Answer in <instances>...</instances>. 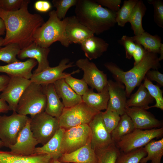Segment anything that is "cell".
<instances>
[{"label": "cell", "instance_id": "49", "mask_svg": "<svg viewBox=\"0 0 163 163\" xmlns=\"http://www.w3.org/2000/svg\"><path fill=\"white\" fill-rule=\"evenodd\" d=\"M11 110L8 104L4 100L0 98V113H6Z\"/></svg>", "mask_w": 163, "mask_h": 163}, {"label": "cell", "instance_id": "33", "mask_svg": "<svg viewBox=\"0 0 163 163\" xmlns=\"http://www.w3.org/2000/svg\"><path fill=\"white\" fill-rule=\"evenodd\" d=\"M138 0H125L122 6L116 13V21L118 26L123 27L129 22L134 7Z\"/></svg>", "mask_w": 163, "mask_h": 163}, {"label": "cell", "instance_id": "32", "mask_svg": "<svg viewBox=\"0 0 163 163\" xmlns=\"http://www.w3.org/2000/svg\"><path fill=\"white\" fill-rule=\"evenodd\" d=\"M135 129L131 118L125 113L120 116L118 124L110 133L113 141L115 144Z\"/></svg>", "mask_w": 163, "mask_h": 163}, {"label": "cell", "instance_id": "41", "mask_svg": "<svg viewBox=\"0 0 163 163\" xmlns=\"http://www.w3.org/2000/svg\"><path fill=\"white\" fill-rule=\"evenodd\" d=\"M147 2L153 5L154 20L159 27H163V2L161 0H148Z\"/></svg>", "mask_w": 163, "mask_h": 163}, {"label": "cell", "instance_id": "9", "mask_svg": "<svg viewBox=\"0 0 163 163\" xmlns=\"http://www.w3.org/2000/svg\"><path fill=\"white\" fill-rule=\"evenodd\" d=\"M163 128L149 129H135L115 143L120 151L127 152L145 146L155 138L161 137Z\"/></svg>", "mask_w": 163, "mask_h": 163}, {"label": "cell", "instance_id": "7", "mask_svg": "<svg viewBox=\"0 0 163 163\" xmlns=\"http://www.w3.org/2000/svg\"><path fill=\"white\" fill-rule=\"evenodd\" d=\"M30 118L16 111L10 116L0 115V139L4 146L8 147L15 143Z\"/></svg>", "mask_w": 163, "mask_h": 163}, {"label": "cell", "instance_id": "2", "mask_svg": "<svg viewBox=\"0 0 163 163\" xmlns=\"http://www.w3.org/2000/svg\"><path fill=\"white\" fill-rule=\"evenodd\" d=\"M75 12L79 21L97 35L109 30L116 23V13L95 0H78Z\"/></svg>", "mask_w": 163, "mask_h": 163}, {"label": "cell", "instance_id": "5", "mask_svg": "<svg viewBox=\"0 0 163 163\" xmlns=\"http://www.w3.org/2000/svg\"><path fill=\"white\" fill-rule=\"evenodd\" d=\"M46 97L42 85L31 82L27 86L18 102L16 112L31 117L45 111Z\"/></svg>", "mask_w": 163, "mask_h": 163}, {"label": "cell", "instance_id": "20", "mask_svg": "<svg viewBox=\"0 0 163 163\" xmlns=\"http://www.w3.org/2000/svg\"><path fill=\"white\" fill-rule=\"evenodd\" d=\"M58 160L65 163H97L98 161L91 142L73 152L63 154Z\"/></svg>", "mask_w": 163, "mask_h": 163}, {"label": "cell", "instance_id": "23", "mask_svg": "<svg viewBox=\"0 0 163 163\" xmlns=\"http://www.w3.org/2000/svg\"><path fill=\"white\" fill-rule=\"evenodd\" d=\"M80 45L86 58L90 61L100 57L109 46L103 39L94 35L87 38Z\"/></svg>", "mask_w": 163, "mask_h": 163}, {"label": "cell", "instance_id": "46", "mask_svg": "<svg viewBox=\"0 0 163 163\" xmlns=\"http://www.w3.org/2000/svg\"><path fill=\"white\" fill-rule=\"evenodd\" d=\"M135 43L136 48L132 55L134 60V66L138 64L142 60L146 51L141 45Z\"/></svg>", "mask_w": 163, "mask_h": 163}, {"label": "cell", "instance_id": "27", "mask_svg": "<svg viewBox=\"0 0 163 163\" xmlns=\"http://www.w3.org/2000/svg\"><path fill=\"white\" fill-rule=\"evenodd\" d=\"M42 86L46 97V106L45 112L58 119L64 107V105L57 95L53 84Z\"/></svg>", "mask_w": 163, "mask_h": 163}, {"label": "cell", "instance_id": "47", "mask_svg": "<svg viewBox=\"0 0 163 163\" xmlns=\"http://www.w3.org/2000/svg\"><path fill=\"white\" fill-rule=\"evenodd\" d=\"M34 8L36 10L41 12H46L50 11L52 7L51 3L47 0H38L35 2Z\"/></svg>", "mask_w": 163, "mask_h": 163}, {"label": "cell", "instance_id": "35", "mask_svg": "<svg viewBox=\"0 0 163 163\" xmlns=\"http://www.w3.org/2000/svg\"><path fill=\"white\" fill-rule=\"evenodd\" d=\"M150 95L155 99V104L153 106H149L147 110L153 107H156L163 110V97L162 91L160 89V86L154 85L145 76L144 79L143 83Z\"/></svg>", "mask_w": 163, "mask_h": 163}, {"label": "cell", "instance_id": "52", "mask_svg": "<svg viewBox=\"0 0 163 163\" xmlns=\"http://www.w3.org/2000/svg\"><path fill=\"white\" fill-rule=\"evenodd\" d=\"M51 163H65L59 161L58 159H53Z\"/></svg>", "mask_w": 163, "mask_h": 163}, {"label": "cell", "instance_id": "34", "mask_svg": "<svg viewBox=\"0 0 163 163\" xmlns=\"http://www.w3.org/2000/svg\"><path fill=\"white\" fill-rule=\"evenodd\" d=\"M21 49L17 44L12 43L0 48V60L9 64L20 61L17 58Z\"/></svg>", "mask_w": 163, "mask_h": 163}, {"label": "cell", "instance_id": "8", "mask_svg": "<svg viewBox=\"0 0 163 163\" xmlns=\"http://www.w3.org/2000/svg\"><path fill=\"white\" fill-rule=\"evenodd\" d=\"M30 126L39 143L45 144L60 128L58 119L45 111L30 118Z\"/></svg>", "mask_w": 163, "mask_h": 163}, {"label": "cell", "instance_id": "51", "mask_svg": "<svg viewBox=\"0 0 163 163\" xmlns=\"http://www.w3.org/2000/svg\"><path fill=\"white\" fill-rule=\"evenodd\" d=\"M159 53L160 54V57L158 58L159 61L162 60L163 59V44L161 43Z\"/></svg>", "mask_w": 163, "mask_h": 163}, {"label": "cell", "instance_id": "19", "mask_svg": "<svg viewBox=\"0 0 163 163\" xmlns=\"http://www.w3.org/2000/svg\"><path fill=\"white\" fill-rule=\"evenodd\" d=\"M50 51L49 48L41 47L33 42L27 47L21 49L17 57L21 59L29 58L35 60L37 62L38 66L33 74H36L50 67L48 59Z\"/></svg>", "mask_w": 163, "mask_h": 163}, {"label": "cell", "instance_id": "40", "mask_svg": "<svg viewBox=\"0 0 163 163\" xmlns=\"http://www.w3.org/2000/svg\"><path fill=\"white\" fill-rule=\"evenodd\" d=\"M78 0H53V6L56 8V14L58 18L62 20L70 8L75 6Z\"/></svg>", "mask_w": 163, "mask_h": 163}, {"label": "cell", "instance_id": "18", "mask_svg": "<svg viewBox=\"0 0 163 163\" xmlns=\"http://www.w3.org/2000/svg\"><path fill=\"white\" fill-rule=\"evenodd\" d=\"M125 113L131 118L135 129H149L160 128L162 126L160 121L144 109L126 107Z\"/></svg>", "mask_w": 163, "mask_h": 163}, {"label": "cell", "instance_id": "37", "mask_svg": "<svg viewBox=\"0 0 163 163\" xmlns=\"http://www.w3.org/2000/svg\"><path fill=\"white\" fill-rule=\"evenodd\" d=\"M120 152L115 144L113 143L106 149L96 153L97 163H116Z\"/></svg>", "mask_w": 163, "mask_h": 163}, {"label": "cell", "instance_id": "17", "mask_svg": "<svg viewBox=\"0 0 163 163\" xmlns=\"http://www.w3.org/2000/svg\"><path fill=\"white\" fill-rule=\"evenodd\" d=\"M30 118L20 133L15 143L8 147L12 153L25 156L34 154L36 146L39 143L30 129Z\"/></svg>", "mask_w": 163, "mask_h": 163}, {"label": "cell", "instance_id": "48", "mask_svg": "<svg viewBox=\"0 0 163 163\" xmlns=\"http://www.w3.org/2000/svg\"><path fill=\"white\" fill-rule=\"evenodd\" d=\"M10 77L7 75H0V92H2L8 85Z\"/></svg>", "mask_w": 163, "mask_h": 163}, {"label": "cell", "instance_id": "15", "mask_svg": "<svg viewBox=\"0 0 163 163\" xmlns=\"http://www.w3.org/2000/svg\"><path fill=\"white\" fill-rule=\"evenodd\" d=\"M63 20L65 24L66 37L70 45L73 43L80 44L87 38L94 35L91 30L79 21L75 15L65 17Z\"/></svg>", "mask_w": 163, "mask_h": 163}, {"label": "cell", "instance_id": "10", "mask_svg": "<svg viewBox=\"0 0 163 163\" xmlns=\"http://www.w3.org/2000/svg\"><path fill=\"white\" fill-rule=\"evenodd\" d=\"M91 131L88 124L79 125L66 130L62 141V154L77 150L91 142Z\"/></svg>", "mask_w": 163, "mask_h": 163}, {"label": "cell", "instance_id": "25", "mask_svg": "<svg viewBox=\"0 0 163 163\" xmlns=\"http://www.w3.org/2000/svg\"><path fill=\"white\" fill-rule=\"evenodd\" d=\"M56 91L65 107H70L82 102V96L76 93L65 82L64 78L53 84Z\"/></svg>", "mask_w": 163, "mask_h": 163}, {"label": "cell", "instance_id": "13", "mask_svg": "<svg viewBox=\"0 0 163 163\" xmlns=\"http://www.w3.org/2000/svg\"><path fill=\"white\" fill-rule=\"evenodd\" d=\"M88 125L91 131V145L96 153L106 149L114 143L110 134L104 126L102 111L97 113Z\"/></svg>", "mask_w": 163, "mask_h": 163}, {"label": "cell", "instance_id": "29", "mask_svg": "<svg viewBox=\"0 0 163 163\" xmlns=\"http://www.w3.org/2000/svg\"><path fill=\"white\" fill-rule=\"evenodd\" d=\"M133 41L141 45L146 51L155 53H159L161 44V39L157 35H152L145 31L137 36L132 37Z\"/></svg>", "mask_w": 163, "mask_h": 163}, {"label": "cell", "instance_id": "3", "mask_svg": "<svg viewBox=\"0 0 163 163\" xmlns=\"http://www.w3.org/2000/svg\"><path fill=\"white\" fill-rule=\"evenodd\" d=\"M158 58L157 54L146 51L142 60L127 71H123L112 62H106L104 66L116 81L124 85L127 97H129L135 88L141 84L149 70H158L160 67Z\"/></svg>", "mask_w": 163, "mask_h": 163}, {"label": "cell", "instance_id": "22", "mask_svg": "<svg viewBox=\"0 0 163 163\" xmlns=\"http://www.w3.org/2000/svg\"><path fill=\"white\" fill-rule=\"evenodd\" d=\"M53 159L51 155L47 154L25 156L0 150V163H51Z\"/></svg>", "mask_w": 163, "mask_h": 163}, {"label": "cell", "instance_id": "4", "mask_svg": "<svg viewBox=\"0 0 163 163\" xmlns=\"http://www.w3.org/2000/svg\"><path fill=\"white\" fill-rule=\"evenodd\" d=\"M49 16L48 20L35 32L33 42L41 47L49 48L53 43L59 41L62 46L68 47L70 44L65 36L64 20L58 18L54 10L50 11Z\"/></svg>", "mask_w": 163, "mask_h": 163}, {"label": "cell", "instance_id": "12", "mask_svg": "<svg viewBox=\"0 0 163 163\" xmlns=\"http://www.w3.org/2000/svg\"><path fill=\"white\" fill-rule=\"evenodd\" d=\"M69 59L65 58L61 60L58 65L54 67H50L42 72L33 74L30 79L31 82L41 85L53 84L55 82L61 78H65L71 74L79 73L80 70L78 69L68 73L63 72L66 69L75 66L73 62H69Z\"/></svg>", "mask_w": 163, "mask_h": 163}, {"label": "cell", "instance_id": "50", "mask_svg": "<svg viewBox=\"0 0 163 163\" xmlns=\"http://www.w3.org/2000/svg\"><path fill=\"white\" fill-rule=\"evenodd\" d=\"M5 30L4 22L3 20L0 18V36L5 34Z\"/></svg>", "mask_w": 163, "mask_h": 163}, {"label": "cell", "instance_id": "30", "mask_svg": "<svg viewBox=\"0 0 163 163\" xmlns=\"http://www.w3.org/2000/svg\"><path fill=\"white\" fill-rule=\"evenodd\" d=\"M144 147L147 153L146 156L143 158L139 163H161L163 155V138L158 140H152Z\"/></svg>", "mask_w": 163, "mask_h": 163}, {"label": "cell", "instance_id": "31", "mask_svg": "<svg viewBox=\"0 0 163 163\" xmlns=\"http://www.w3.org/2000/svg\"><path fill=\"white\" fill-rule=\"evenodd\" d=\"M146 9L143 2L138 0L133 8L129 21L135 36L139 35L145 31L142 27V21Z\"/></svg>", "mask_w": 163, "mask_h": 163}, {"label": "cell", "instance_id": "14", "mask_svg": "<svg viewBox=\"0 0 163 163\" xmlns=\"http://www.w3.org/2000/svg\"><path fill=\"white\" fill-rule=\"evenodd\" d=\"M31 83L30 79L20 77H11L7 86L0 94V98L7 103L11 110L16 111L19 101Z\"/></svg>", "mask_w": 163, "mask_h": 163}, {"label": "cell", "instance_id": "16", "mask_svg": "<svg viewBox=\"0 0 163 163\" xmlns=\"http://www.w3.org/2000/svg\"><path fill=\"white\" fill-rule=\"evenodd\" d=\"M107 86L109 100L107 109L115 111L120 116L123 114L127 101L124 85L118 81L109 80Z\"/></svg>", "mask_w": 163, "mask_h": 163}, {"label": "cell", "instance_id": "36", "mask_svg": "<svg viewBox=\"0 0 163 163\" xmlns=\"http://www.w3.org/2000/svg\"><path fill=\"white\" fill-rule=\"evenodd\" d=\"M146 155L143 147L126 153L120 152L116 163H139Z\"/></svg>", "mask_w": 163, "mask_h": 163}, {"label": "cell", "instance_id": "6", "mask_svg": "<svg viewBox=\"0 0 163 163\" xmlns=\"http://www.w3.org/2000/svg\"><path fill=\"white\" fill-rule=\"evenodd\" d=\"M99 112L83 101L70 107H64L58 119L60 127L65 130L84 124H88Z\"/></svg>", "mask_w": 163, "mask_h": 163}, {"label": "cell", "instance_id": "53", "mask_svg": "<svg viewBox=\"0 0 163 163\" xmlns=\"http://www.w3.org/2000/svg\"><path fill=\"white\" fill-rule=\"evenodd\" d=\"M3 41L4 38L2 37H0V48H1L2 46H3Z\"/></svg>", "mask_w": 163, "mask_h": 163}, {"label": "cell", "instance_id": "24", "mask_svg": "<svg viewBox=\"0 0 163 163\" xmlns=\"http://www.w3.org/2000/svg\"><path fill=\"white\" fill-rule=\"evenodd\" d=\"M65 130L60 127L45 144L41 147L36 148L34 154L49 155L52 156L53 159H58L62 154V141Z\"/></svg>", "mask_w": 163, "mask_h": 163}, {"label": "cell", "instance_id": "42", "mask_svg": "<svg viewBox=\"0 0 163 163\" xmlns=\"http://www.w3.org/2000/svg\"><path fill=\"white\" fill-rule=\"evenodd\" d=\"M118 43L122 45L125 48L126 57L128 59H130L136 48V43L132 37L123 35L118 40Z\"/></svg>", "mask_w": 163, "mask_h": 163}, {"label": "cell", "instance_id": "26", "mask_svg": "<svg viewBox=\"0 0 163 163\" xmlns=\"http://www.w3.org/2000/svg\"><path fill=\"white\" fill-rule=\"evenodd\" d=\"M82 97V101L94 110L98 112L106 110L109 100L107 85L100 92L96 93L93 89H89Z\"/></svg>", "mask_w": 163, "mask_h": 163}, {"label": "cell", "instance_id": "38", "mask_svg": "<svg viewBox=\"0 0 163 163\" xmlns=\"http://www.w3.org/2000/svg\"><path fill=\"white\" fill-rule=\"evenodd\" d=\"M102 115L104 126L110 134L118 124L120 116L116 112L108 109L102 112Z\"/></svg>", "mask_w": 163, "mask_h": 163}, {"label": "cell", "instance_id": "45", "mask_svg": "<svg viewBox=\"0 0 163 163\" xmlns=\"http://www.w3.org/2000/svg\"><path fill=\"white\" fill-rule=\"evenodd\" d=\"M145 77L149 80L155 81L161 86H163V74L158 70H149Z\"/></svg>", "mask_w": 163, "mask_h": 163}, {"label": "cell", "instance_id": "1", "mask_svg": "<svg viewBox=\"0 0 163 163\" xmlns=\"http://www.w3.org/2000/svg\"><path fill=\"white\" fill-rule=\"evenodd\" d=\"M30 2V0H25L20 9L14 11L0 8V18L4 22L6 30L3 46L16 43L21 49L33 42L35 32L44 22L40 15L29 11Z\"/></svg>", "mask_w": 163, "mask_h": 163}, {"label": "cell", "instance_id": "21", "mask_svg": "<svg viewBox=\"0 0 163 163\" xmlns=\"http://www.w3.org/2000/svg\"><path fill=\"white\" fill-rule=\"evenodd\" d=\"M37 64L34 59H29L24 62L0 66V72L7 74L10 77H20L30 79L33 75L32 69Z\"/></svg>", "mask_w": 163, "mask_h": 163}, {"label": "cell", "instance_id": "11", "mask_svg": "<svg viewBox=\"0 0 163 163\" xmlns=\"http://www.w3.org/2000/svg\"><path fill=\"white\" fill-rule=\"evenodd\" d=\"M75 66L83 71L82 79L91 88L100 92L107 85L108 80L107 74L100 70L95 63L90 62L87 58L78 60Z\"/></svg>", "mask_w": 163, "mask_h": 163}, {"label": "cell", "instance_id": "39", "mask_svg": "<svg viewBox=\"0 0 163 163\" xmlns=\"http://www.w3.org/2000/svg\"><path fill=\"white\" fill-rule=\"evenodd\" d=\"M72 75L66 77L65 81L76 93L82 96L89 90L88 85L82 78L78 79L72 77Z\"/></svg>", "mask_w": 163, "mask_h": 163}, {"label": "cell", "instance_id": "44", "mask_svg": "<svg viewBox=\"0 0 163 163\" xmlns=\"http://www.w3.org/2000/svg\"><path fill=\"white\" fill-rule=\"evenodd\" d=\"M101 5L104 6L113 12L116 13L120 8L121 0H95Z\"/></svg>", "mask_w": 163, "mask_h": 163}, {"label": "cell", "instance_id": "54", "mask_svg": "<svg viewBox=\"0 0 163 163\" xmlns=\"http://www.w3.org/2000/svg\"><path fill=\"white\" fill-rule=\"evenodd\" d=\"M4 146L3 143L0 139V148Z\"/></svg>", "mask_w": 163, "mask_h": 163}, {"label": "cell", "instance_id": "28", "mask_svg": "<svg viewBox=\"0 0 163 163\" xmlns=\"http://www.w3.org/2000/svg\"><path fill=\"white\" fill-rule=\"evenodd\" d=\"M154 100L143 83H141L136 91L127 101L126 107H136L147 110Z\"/></svg>", "mask_w": 163, "mask_h": 163}, {"label": "cell", "instance_id": "43", "mask_svg": "<svg viewBox=\"0 0 163 163\" xmlns=\"http://www.w3.org/2000/svg\"><path fill=\"white\" fill-rule=\"evenodd\" d=\"M25 0H0V8L6 11H14L18 10Z\"/></svg>", "mask_w": 163, "mask_h": 163}]
</instances>
